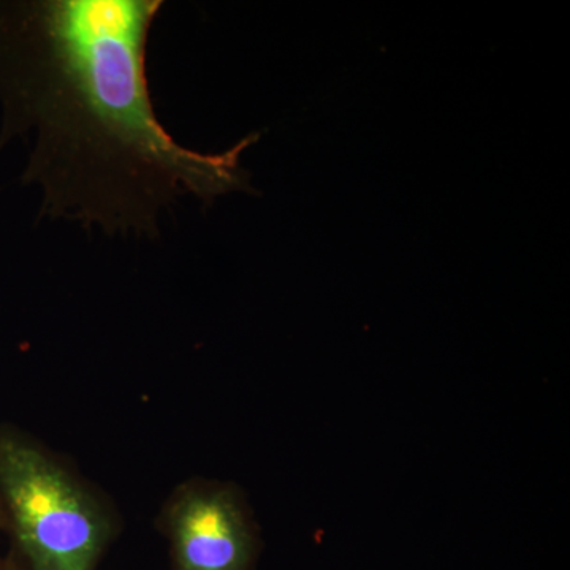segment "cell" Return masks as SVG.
I'll return each instance as SVG.
<instances>
[{
	"instance_id": "cell-1",
	"label": "cell",
	"mask_w": 570,
	"mask_h": 570,
	"mask_svg": "<svg viewBox=\"0 0 570 570\" xmlns=\"http://www.w3.org/2000/svg\"><path fill=\"white\" fill-rule=\"evenodd\" d=\"M160 0L0 2V146L31 135L24 179L41 214L107 234L156 235L160 213L194 195L205 205L257 195L242 154L179 145L154 110L146 47Z\"/></svg>"
},
{
	"instance_id": "cell-2",
	"label": "cell",
	"mask_w": 570,
	"mask_h": 570,
	"mask_svg": "<svg viewBox=\"0 0 570 570\" xmlns=\"http://www.w3.org/2000/svg\"><path fill=\"white\" fill-rule=\"evenodd\" d=\"M121 530L116 505L66 456L0 425V531L18 570H97Z\"/></svg>"
},
{
	"instance_id": "cell-3",
	"label": "cell",
	"mask_w": 570,
	"mask_h": 570,
	"mask_svg": "<svg viewBox=\"0 0 570 570\" xmlns=\"http://www.w3.org/2000/svg\"><path fill=\"white\" fill-rule=\"evenodd\" d=\"M157 530L167 539L171 570H255L262 553L245 491L225 480H184L164 502Z\"/></svg>"
},
{
	"instance_id": "cell-4",
	"label": "cell",
	"mask_w": 570,
	"mask_h": 570,
	"mask_svg": "<svg viewBox=\"0 0 570 570\" xmlns=\"http://www.w3.org/2000/svg\"><path fill=\"white\" fill-rule=\"evenodd\" d=\"M2 538V531H0V539ZM0 570H18L13 560L10 558L9 551L3 550L2 543H0Z\"/></svg>"
}]
</instances>
